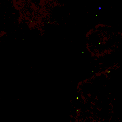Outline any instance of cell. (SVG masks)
<instances>
[{
  "label": "cell",
  "mask_w": 122,
  "mask_h": 122,
  "mask_svg": "<svg viewBox=\"0 0 122 122\" xmlns=\"http://www.w3.org/2000/svg\"><path fill=\"white\" fill-rule=\"evenodd\" d=\"M101 7H99V10H101Z\"/></svg>",
  "instance_id": "cell-1"
}]
</instances>
